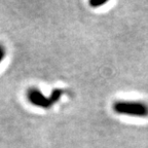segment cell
<instances>
[{"label": "cell", "mask_w": 148, "mask_h": 148, "mask_svg": "<svg viewBox=\"0 0 148 148\" xmlns=\"http://www.w3.org/2000/svg\"><path fill=\"white\" fill-rule=\"evenodd\" d=\"M4 55H5L4 47H3L2 45H0V63H1V61H2L3 58H4Z\"/></svg>", "instance_id": "obj_4"}, {"label": "cell", "mask_w": 148, "mask_h": 148, "mask_svg": "<svg viewBox=\"0 0 148 148\" xmlns=\"http://www.w3.org/2000/svg\"><path fill=\"white\" fill-rule=\"evenodd\" d=\"M113 110L118 114L135 116V117H147L148 105L138 101H117L113 104Z\"/></svg>", "instance_id": "obj_1"}, {"label": "cell", "mask_w": 148, "mask_h": 148, "mask_svg": "<svg viewBox=\"0 0 148 148\" xmlns=\"http://www.w3.org/2000/svg\"><path fill=\"white\" fill-rule=\"evenodd\" d=\"M62 94V90H55L51 97H45L41 92H39L36 88H30L29 92H27V97L30 103H32L35 106L42 107V108H49L56 102L59 101Z\"/></svg>", "instance_id": "obj_2"}, {"label": "cell", "mask_w": 148, "mask_h": 148, "mask_svg": "<svg viewBox=\"0 0 148 148\" xmlns=\"http://www.w3.org/2000/svg\"><path fill=\"white\" fill-rule=\"evenodd\" d=\"M106 3V1H99V0H92L90 1V4L92 5V7H98V6H101V5H104Z\"/></svg>", "instance_id": "obj_3"}]
</instances>
